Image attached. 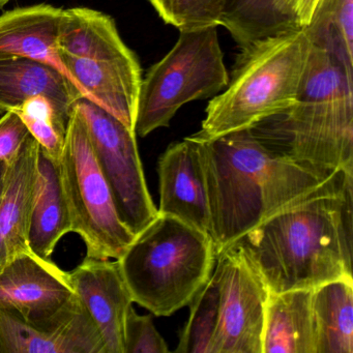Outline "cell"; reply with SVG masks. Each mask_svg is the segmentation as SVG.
<instances>
[{
    "label": "cell",
    "instance_id": "cell-21",
    "mask_svg": "<svg viewBox=\"0 0 353 353\" xmlns=\"http://www.w3.org/2000/svg\"><path fill=\"white\" fill-rule=\"evenodd\" d=\"M316 353H353V276L313 289Z\"/></svg>",
    "mask_w": 353,
    "mask_h": 353
},
{
    "label": "cell",
    "instance_id": "cell-14",
    "mask_svg": "<svg viewBox=\"0 0 353 353\" xmlns=\"http://www.w3.org/2000/svg\"><path fill=\"white\" fill-rule=\"evenodd\" d=\"M0 353H104V345L77 299L63 316L39 325L0 310Z\"/></svg>",
    "mask_w": 353,
    "mask_h": 353
},
{
    "label": "cell",
    "instance_id": "cell-12",
    "mask_svg": "<svg viewBox=\"0 0 353 353\" xmlns=\"http://www.w3.org/2000/svg\"><path fill=\"white\" fill-rule=\"evenodd\" d=\"M59 67L84 96L135 132L142 72L135 53L111 59H78L57 52Z\"/></svg>",
    "mask_w": 353,
    "mask_h": 353
},
{
    "label": "cell",
    "instance_id": "cell-2",
    "mask_svg": "<svg viewBox=\"0 0 353 353\" xmlns=\"http://www.w3.org/2000/svg\"><path fill=\"white\" fill-rule=\"evenodd\" d=\"M198 143L208 187V234L216 256L339 172L297 162L266 145L252 130Z\"/></svg>",
    "mask_w": 353,
    "mask_h": 353
},
{
    "label": "cell",
    "instance_id": "cell-22",
    "mask_svg": "<svg viewBox=\"0 0 353 353\" xmlns=\"http://www.w3.org/2000/svg\"><path fill=\"white\" fill-rule=\"evenodd\" d=\"M220 286L218 270L190 303L189 319L181 332L176 353H212L219 320Z\"/></svg>",
    "mask_w": 353,
    "mask_h": 353
},
{
    "label": "cell",
    "instance_id": "cell-30",
    "mask_svg": "<svg viewBox=\"0 0 353 353\" xmlns=\"http://www.w3.org/2000/svg\"><path fill=\"white\" fill-rule=\"evenodd\" d=\"M8 163L0 160V195L3 193V185H5L6 175H7Z\"/></svg>",
    "mask_w": 353,
    "mask_h": 353
},
{
    "label": "cell",
    "instance_id": "cell-16",
    "mask_svg": "<svg viewBox=\"0 0 353 353\" xmlns=\"http://www.w3.org/2000/svg\"><path fill=\"white\" fill-rule=\"evenodd\" d=\"M37 97L50 101L70 117L84 94L63 70L48 61L26 57L0 59V114L19 110Z\"/></svg>",
    "mask_w": 353,
    "mask_h": 353
},
{
    "label": "cell",
    "instance_id": "cell-20",
    "mask_svg": "<svg viewBox=\"0 0 353 353\" xmlns=\"http://www.w3.org/2000/svg\"><path fill=\"white\" fill-rule=\"evenodd\" d=\"M57 52L78 59H111L133 51L121 40L110 16L86 8L63 10Z\"/></svg>",
    "mask_w": 353,
    "mask_h": 353
},
{
    "label": "cell",
    "instance_id": "cell-15",
    "mask_svg": "<svg viewBox=\"0 0 353 353\" xmlns=\"http://www.w3.org/2000/svg\"><path fill=\"white\" fill-rule=\"evenodd\" d=\"M40 145L30 134L8 163L0 195V270L14 258L30 252V221L38 177Z\"/></svg>",
    "mask_w": 353,
    "mask_h": 353
},
{
    "label": "cell",
    "instance_id": "cell-3",
    "mask_svg": "<svg viewBox=\"0 0 353 353\" xmlns=\"http://www.w3.org/2000/svg\"><path fill=\"white\" fill-rule=\"evenodd\" d=\"M251 130L318 170H353V63L330 42L313 40L296 103Z\"/></svg>",
    "mask_w": 353,
    "mask_h": 353
},
{
    "label": "cell",
    "instance_id": "cell-6",
    "mask_svg": "<svg viewBox=\"0 0 353 353\" xmlns=\"http://www.w3.org/2000/svg\"><path fill=\"white\" fill-rule=\"evenodd\" d=\"M179 32L174 47L142 79L135 123L140 137L169 127L183 105L214 98L228 85L218 26Z\"/></svg>",
    "mask_w": 353,
    "mask_h": 353
},
{
    "label": "cell",
    "instance_id": "cell-26",
    "mask_svg": "<svg viewBox=\"0 0 353 353\" xmlns=\"http://www.w3.org/2000/svg\"><path fill=\"white\" fill-rule=\"evenodd\" d=\"M159 16L181 30L221 26L226 0H150Z\"/></svg>",
    "mask_w": 353,
    "mask_h": 353
},
{
    "label": "cell",
    "instance_id": "cell-18",
    "mask_svg": "<svg viewBox=\"0 0 353 353\" xmlns=\"http://www.w3.org/2000/svg\"><path fill=\"white\" fill-rule=\"evenodd\" d=\"M63 14V9L38 5L0 16V59L32 57L59 67L57 41Z\"/></svg>",
    "mask_w": 353,
    "mask_h": 353
},
{
    "label": "cell",
    "instance_id": "cell-5",
    "mask_svg": "<svg viewBox=\"0 0 353 353\" xmlns=\"http://www.w3.org/2000/svg\"><path fill=\"white\" fill-rule=\"evenodd\" d=\"M133 303L156 316L187 307L210 280L216 253L208 232L158 214L117 259Z\"/></svg>",
    "mask_w": 353,
    "mask_h": 353
},
{
    "label": "cell",
    "instance_id": "cell-25",
    "mask_svg": "<svg viewBox=\"0 0 353 353\" xmlns=\"http://www.w3.org/2000/svg\"><path fill=\"white\" fill-rule=\"evenodd\" d=\"M313 40H330L353 63V0H323L307 28Z\"/></svg>",
    "mask_w": 353,
    "mask_h": 353
},
{
    "label": "cell",
    "instance_id": "cell-11",
    "mask_svg": "<svg viewBox=\"0 0 353 353\" xmlns=\"http://www.w3.org/2000/svg\"><path fill=\"white\" fill-rule=\"evenodd\" d=\"M68 278L100 334L104 353H125V317L133 299L117 260L86 257Z\"/></svg>",
    "mask_w": 353,
    "mask_h": 353
},
{
    "label": "cell",
    "instance_id": "cell-9",
    "mask_svg": "<svg viewBox=\"0 0 353 353\" xmlns=\"http://www.w3.org/2000/svg\"><path fill=\"white\" fill-rule=\"evenodd\" d=\"M220 303L212 353H262L270 290L239 245L216 256Z\"/></svg>",
    "mask_w": 353,
    "mask_h": 353
},
{
    "label": "cell",
    "instance_id": "cell-10",
    "mask_svg": "<svg viewBox=\"0 0 353 353\" xmlns=\"http://www.w3.org/2000/svg\"><path fill=\"white\" fill-rule=\"evenodd\" d=\"M77 301L68 272L32 251L14 258L0 270V310L28 323H48Z\"/></svg>",
    "mask_w": 353,
    "mask_h": 353
},
{
    "label": "cell",
    "instance_id": "cell-8",
    "mask_svg": "<svg viewBox=\"0 0 353 353\" xmlns=\"http://www.w3.org/2000/svg\"><path fill=\"white\" fill-rule=\"evenodd\" d=\"M74 108L85 123L97 161L121 222L137 235L158 216L148 192L136 133L88 97Z\"/></svg>",
    "mask_w": 353,
    "mask_h": 353
},
{
    "label": "cell",
    "instance_id": "cell-4",
    "mask_svg": "<svg viewBox=\"0 0 353 353\" xmlns=\"http://www.w3.org/2000/svg\"><path fill=\"white\" fill-rule=\"evenodd\" d=\"M313 47L307 28H292L241 47L228 85L208 103L194 141L251 130L297 101Z\"/></svg>",
    "mask_w": 353,
    "mask_h": 353
},
{
    "label": "cell",
    "instance_id": "cell-24",
    "mask_svg": "<svg viewBox=\"0 0 353 353\" xmlns=\"http://www.w3.org/2000/svg\"><path fill=\"white\" fill-rule=\"evenodd\" d=\"M45 152L59 160L65 144L68 121L57 107L43 97H37L15 111Z\"/></svg>",
    "mask_w": 353,
    "mask_h": 353
},
{
    "label": "cell",
    "instance_id": "cell-7",
    "mask_svg": "<svg viewBox=\"0 0 353 353\" xmlns=\"http://www.w3.org/2000/svg\"><path fill=\"white\" fill-rule=\"evenodd\" d=\"M72 232L86 245V257L117 260L136 235L121 222L85 123L73 107L59 158Z\"/></svg>",
    "mask_w": 353,
    "mask_h": 353
},
{
    "label": "cell",
    "instance_id": "cell-27",
    "mask_svg": "<svg viewBox=\"0 0 353 353\" xmlns=\"http://www.w3.org/2000/svg\"><path fill=\"white\" fill-rule=\"evenodd\" d=\"M168 346L150 315H139L133 305L125 323V353H168Z\"/></svg>",
    "mask_w": 353,
    "mask_h": 353
},
{
    "label": "cell",
    "instance_id": "cell-23",
    "mask_svg": "<svg viewBox=\"0 0 353 353\" xmlns=\"http://www.w3.org/2000/svg\"><path fill=\"white\" fill-rule=\"evenodd\" d=\"M221 26L239 47L256 39L283 32L272 0H226Z\"/></svg>",
    "mask_w": 353,
    "mask_h": 353
},
{
    "label": "cell",
    "instance_id": "cell-1",
    "mask_svg": "<svg viewBox=\"0 0 353 353\" xmlns=\"http://www.w3.org/2000/svg\"><path fill=\"white\" fill-rule=\"evenodd\" d=\"M352 188L353 170L339 171L235 241L270 292L352 276Z\"/></svg>",
    "mask_w": 353,
    "mask_h": 353
},
{
    "label": "cell",
    "instance_id": "cell-13",
    "mask_svg": "<svg viewBox=\"0 0 353 353\" xmlns=\"http://www.w3.org/2000/svg\"><path fill=\"white\" fill-rule=\"evenodd\" d=\"M161 214L208 232L210 205L199 143L185 138L170 144L158 161Z\"/></svg>",
    "mask_w": 353,
    "mask_h": 353
},
{
    "label": "cell",
    "instance_id": "cell-31",
    "mask_svg": "<svg viewBox=\"0 0 353 353\" xmlns=\"http://www.w3.org/2000/svg\"><path fill=\"white\" fill-rule=\"evenodd\" d=\"M9 1L10 0H0V9H1L3 7H5V6L9 3Z\"/></svg>",
    "mask_w": 353,
    "mask_h": 353
},
{
    "label": "cell",
    "instance_id": "cell-17",
    "mask_svg": "<svg viewBox=\"0 0 353 353\" xmlns=\"http://www.w3.org/2000/svg\"><path fill=\"white\" fill-rule=\"evenodd\" d=\"M70 232L71 216L61 181L59 161L40 148L36 195L28 236L30 251L39 257L50 259L59 241Z\"/></svg>",
    "mask_w": 353,
    "mask_h": 353
},
{
    "label": "cell",
    "instance_id": "cell-19",
    "mask_svg": "<svg viewBox=\"0 0 353 353\" xmlns=\"http://www.w3.org/2000/svg\"><path fill=\"white\" fill-rule=\"evenodd\" d=\"M312 292L313 289L270 292L262 353H316Z\"/></svg>",
    "mask_w": 353,
    "mask_h": 353
},
{
    "label": "cell",
    "instance_id": "cell-29",
    "mask_svg": "<svg viewBox=\"0 0 353 353\" xmlns=\"http://www.w3.org/2000/svg\"><path fill=\"white\" fill-rule=\"evenodd\" d=\"M30 135V131L17 112L5 113L0 119V160L11 162Z\"/></svg>",
    "mask_w": 353,
    "mask_h": 353
},
{
    "label": "cell",
    "instance_id": "cell-28",
    "mask_svg": "<svg viewBox=\"0 0 353 353\" xmlns=\"http://www.w3.org/2000/svg\"><path fill=\"white\" fill-rule=\"evenodd\" d=\"M274 13L284 30L307 28L323 0H272Z\"/></svg>",
    "mask_w": 353,
    "mask_h": 353
}]
</instances>
